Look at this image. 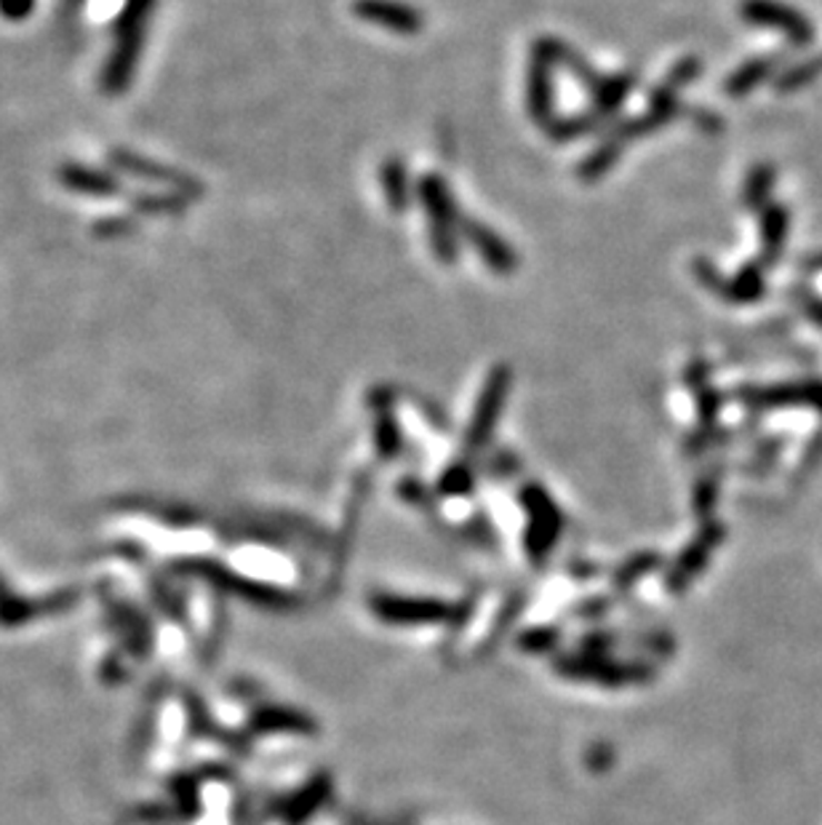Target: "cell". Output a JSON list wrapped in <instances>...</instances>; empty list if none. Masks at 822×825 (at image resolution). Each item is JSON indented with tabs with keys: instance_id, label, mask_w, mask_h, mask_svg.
<instances>
[{
	"instance_id": "cell-1",
	"label": "cell",
	"mask_w": 822,
	"mask_h": 825,
	"mask_svg": "<svg viewBox=\"0 0 822 825\" xmlns=\"http://www.w3.org/2000/svg\"><path fill=\"white\" fill-rule=\"evenodd\" d=\"M152 9H156V0H126L123 9H120L116 30H112L110 54H107L102 76H99V86L107 97H120L123 91H129L147 43L145 38Z\"/></svg>"
},
{
	"instance_id": "cell-2",
	"label": "cell",
	"mask_w": 822,
	"mask_h": 825,
	"mask_svg": "<svg viewBox=\"0 0 822 825\" xmlns=\"http://www.w3.org/2000/svg\"><path fill=\"white\" fill-rule=\"evenodd\" d=\"M419 203L427 215V228H430V246L438 262L449 265L457 259V203H454L449 185L438 175H427L417 185Z\"/></svg>"
},
{
	"instance_id": "cell-3",
	"label": "cell",
	"mask_w": 822,
	"mask_h": 825,
	"mask_svg": "<svg viewBox=\"0 0 822 825\" xmlns=\"http://www.w3.org/2000/svg\"><path fill=\"white\" fill-rule=\"evenodd\" d=\"M107 163H110V169L116 171V175L133 177L137 182L150 185V188L177 192V196L187 198V201L200 198V192H204L196 177L185 175V171L174 169V166L169 163H160L147 156H139V152H133V150L112 148L110 152H107Z\"/></svg>"
},
{
	"instance_id": "cell-4",
	"label": "cell",
	"mask_w": 822,
	"mask_h": 825,
	"mask_svg": "<svg viewBox=\"0 0 822 825\" xmlns=\"http://www.w3.org/2000/svg\"><path fill=\"white\" fill-rule=\"evenodd\" d=\"M558 51L561 41L556 38H539L532 54L526 108H529L532 121H537L543 129L553 123V64H558Z\"/></svg>"
},
{
	"instance_id": "cell-5",
	"label": "cell",
	"mask_w": 822,
	"mask_h": 825,
	"mask_svg": "<svg viewBox=\"0 0 822 825\" xmlns=\"http://www.w3.org/2000/svg\"><path fill=\"white\" fill-rule=\"evenodd\" d=\"M740 14L747 24H759V28L780 30L783 36L791 38V43L806 46L812 41L814 30L801 11L791 9V6L780 3V0H743Z\"/></svg>"
},
{
	"instance_id": "cell-6",
	"label": "cell",
	"mask_w": 822,
	"mask_h": 825,
	"mask_svg": "<svg viewBox=\"0 0 822 825\" xmlns=\"http://www.w3.org/2000/svg\"><path fill=\"white\" fill-rule=\"evenodd\" d=\"M59 185L67 192H76L83 198H118L123 196V179L110 169H97V166L80 163V161H67L59 166L57 171Z\"/></svg>"
},
{
	"instance_id": "cell-7",
	"label": "cell",
	"mask_w": 822,
	"mask_h": 825,
	"mask_svg": "<svg viewBox=\"0 0 822 825\" xmlns=\"http://www.w3.org/2000/svg\"><path fill=\"white\" fill-rule=\"evenodd\" d=\"M353 11L364 19V22L377 24L398 36H414L423 30V14L412 6L400 3V0H356Z\"/></svg>"
},
{
	"instance_id": "cell-8",
	"label": "cell",
	"mask_w": 822,
	"mask_h": 825,
	"mask_svg": "<svg viewBox=\"0 0 822 825\" xmlns=\"http://www.w3.org/2000/svg\"><path fill=\"white\" fill-rule=\"evenodd\" d=\"M513 375L511 366H494L492 375L486 377L484 392H481L478 406H476V417H473V428H471V441L478 444L489 436L492 423L497 420V415L503 411V404L507 398V390H511Z\"/></svg>"
},
{
	"instance_id": "cell-9",
	"label": "cell",
	"mask_w": 822,
	"mask_h": 825,
	"mask_svg": "<svg viewBox=\"0 0 822 825\" xmlns=\"http://www.w3.org/2000/svg\"><path fill=\"white\" fill-rule=\"evenodd\" d=\"M459 236H463L465 241L478 251L481 259H484L494 272H499V276H507V272L518 268L516 251H513L497 232L486 228V225L463 219V232H459Z\"/></svg>"
},
{
	"instance_id": "cell-10",
	"label": "cell",
	"mask_w": 822,
	"mask_h": 825,
	"mask_svg": "<svg viewBox=\"0 0 822 825\" xmlns=\"http://www.w3.org/2000/svg\"><path fill=\"white\" fill-rule=\"evenodd\" d=\"M745 401L761 409H783V406H812L822 411V382H791L780 388L747 390Z\"/></svg>"
},
{
	"instance_id": "cell-11",
	"label": "cell",
	"mask_w": 822,
	"mask_h": 825,
	"mask_svg": "<svg viewBox=\"0 0 822 825\" xmlns=\"http://www.w3.org/2000/svg\"><path fill=\"white\" fill-rule=\"evenodd\" d=\"M785 238H788L785 206H780V203L764 206V209H761V255H764L766 265L780 257Z\"/></svg>"
},
{
	"instance_id": "cell-12",
	"label": "cell",
	"mask_w": 822,
	"mask_h": 825,
	"mask_svg": "<svg viewBox=\"0 0 822 825\" xmlns=\"http://www.w3.org/2000/svg\"><path fill=\"white\" fill-rule=\"evenodd\" d=\"M383 192L393 215H404L409 209V175H406V163L400 158H387L383 163Z\"/></svg>"
},
{
	"instance_id": "cell-13",
	"label": "cell",
	"mask_w": 822,
	"mask_h": 825,
	"mask_svg": "<svg viewBox=\"0 0 822 825\" xmlns=\"http://www.w3.org/2000/svg\"><path fill=\"white\" fill-rule=\"evenodd\" d=\"M730 302H756L764 295V268L759 262L745 265L732 281H724V291H721Z\"/></svg>"
},
{
	"instance_id": "cell-14",
	"label": "cell",
	"mask_w": 822,
	"mask_h": 825,
	"mask_svg": "<svg viewBox=\"0 0 822 825\" xmlns=\"http://www.w3.org/2000/svg\"><path fill=\"white\" fill-rule=\"evenodd\" d=\"M774 68V62L770 57H761V59H751V62H745L743 68H737L732 72L730 78H726V95L730 97H745L747 91H753L756 86L764 81L766 76H770Z\"/></svg>"
},
{
	"instance_id": "cell-15",
	"label": "cell",
	"mask_w": 822,
	"mask_h": 825,
	"mask_svg": "<svg viewBox=\"0 0 822 825\" xmlns=\"http://www.w3.org/2000/svg\"><path fill=\"white\" fill-rule=\"evenodd\" d=\"M187 198L177 196L169 190H152L142 192V196L131 198V206L145 217H169V215H182Z\"/></svg>"
},
{
	"instance_id": "cell-16",
	"label": "cell",
	"mask_w": 822,
	"mask_h": 825,
	"mask_svg": "<svg viewBox=\"0 0 822 825\" xmlns=\"http://www.w3.org/2000/svg\"><path fill=\"white\" fill-rule=\"evenodd\" d=\"M623 148H625L623 139H620L617 135H612L610 139H606L604 145H601L598 150H593L591 156L585 158L583 166H580V177L587 179V182H593V179L604 177L606 171L612 169V163L620 158V152H623Z\"/></svg>"
},
{
	"instance_id": "cell-17",
	"label": "cell",
	"mask_w": 822,
	"mask_h": 825,
	"mask_svg": "<svg viewBox=\"0 0 822 825\" xmlns=\"http://www.w3.org/2000/svg\"><path fill=\"white\" fill-rule=\"evenodd\" d=\"M774 185V169L772 166H756V169L747 175V182H745V203L751 206V209L761 211L764 206H770L766 201H770V190Z\"/></svg>"
},
{
	"instance_id": "cell-18",
	"label": "cell",
	"mask_w": 822,
	"mask_h": 825,
	"mask_svg": "<svg viewBox=\"0 0 822 825\" xmlns=\"http://www.w3.org/2000/svg\"><path fill=\"white\" fill-rule=\"evenodd\" d=\"M93 232H97L99 238H120V236H126V232H133V222H129V219H120V217H110V219H102V222L93 225Z\"/></svg>"
},
{
	"instance_id": "cell-19",
	"label": "cell",
	"mask_w": 822,
	"mask_h": 825,
	"mask_svg": "<svg viewBox=\"0 0 822 825\" xmlns=\"http://www.w3.org/2000/svg\"><path fill=\"white\" fill-rule=\"evenodd\" d=\"M32 9H36V0H0V14L9 22H22L32 14Z\"/></svg>"
},
{
	"instance_id": "cell-20",
	"label": "cell",
	"mask_w": 822,
	"mask_h": 825,
	"mask_svg": "<svg viewBox=\"0 0 822 825\" xmlns=\"http://www.w3.org/2000/svg\"><path fill=\"white\" fill-rule=\"evenodd\" d=\"M820 64H822V57H820Z\"/></svg>"
}]
</instances>
